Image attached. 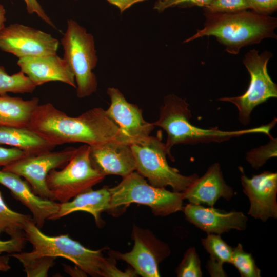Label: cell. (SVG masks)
<instances>
[{"label": "cell", "instance_id": "cell-2", "mask_svg": "<svg viewBox=\"0 0 277 277\" xmlns=\"http://www.w3.org/2000/svg\"><path fill=\"white\" fill-rule=\"evenodd\" d=\"M204 27L186 39V43L200 37L213 36L231 54L239 53L240 49L258 44L266 38H276V18L259 14L251 11L219 13L204 10Z\"/></svg>", "mask_w": 277, "mask_h": 277}, {"label": "cell", "instance_id": "cell-37", "mask_svg": "<svg viewBox=\"0 0 277 277\" xmlns=\"http://www.w3.org/2000/svg\"><path fill=\"white\" fill-rule=\"evenodd\" d=\"M6 10L2 4H0V32L5 26V23L6 21Z\"/></svg>", "mask_w": 277, "mask_h": 277}, {"label": "cell", "instance_id": "cell-19", "mask_svg": "<svg viewBox=\"0 0 277 277\" xmlns=\"http://www.w3.org/2000/svg\"><path fill=\"white\" fill-rule=\"evenodd\" d=\"M90 154L93 165L105 176L113 174L124 177L136 170L130 144L112 142L92 146Z\"/></svg>", "mask_w": 277, "mask_h": 277}, {"label": "cell", "instance_id": "cell-25", "mask_svg": "<svg viewBox=\"0 0 277 277\" xmlns=\"http://www.w3.org/2000/svg\"><path fill=\"white\" fill-rule=\"evenodd\" d=\"M36 86L21 71L9 75L5 68L0 66V95L11 92L31 93Z\"/></svg>", "mask_w": 277, "mask_h": 277}, {"label": "cell", "instance_id": "cell-36", "mask_svg": "<svg viewBox=\"0 0 277 277\" xmlns=\"http://www.w3.org/2000/svg\"><path fill=\"white\" fill-rule=\"evenodd\" d=\"M110 4L117 7L122 14L133 5L148 0H107Z\"/></svg>", "mask_w": 277, "mask_h": 277}, {"label": "cell", "instance_id": "cell-5", "mask_svg": "<svg viewBox=\"0 0 277 277\" xmlns=\"http://www.w3.org/2000/svg\"><path fill=\"white\" fill-rule=\"evenodd\" d=\"M109 211L126 208L135 203L149 207L155 215L165 216L182 210L184 200L182 192L155 187L136 171L123 177L118 185L109 188Z\"/></svg>", "mask_w": 277, "mask_h": 277}, {"label": "cell", "instance_id": "cell-18", "mask_svg": "<svg viewBox=\"0 0 277 277\" xmlns=\"http://www.w3.org/2000/svg\"><path fill=\"white\" fill-rule=\"evenodd\" d=\"M184 199L195 205L213 207L220 198L229 201L234 195L232 188L224 179L219 163L212 164L201 177H198L183 192Z\"/></svg>", "mask_w": 277, "mask_h": 277}, {"label": "cell", "instance_id": "cell-10", "mask_svg": "<svg viewBox=\"0 0 277 277\" xmlns=\"http://www.w3.org/2000/svg\"><path fill=\"white\" fill-rule=\"evenodd\" d=\"M75 149L67 147L58 151L52 150L30 154L3 167L2 169L23 177L36 195L51 200L46 184L47 176L52 170L65 166Z\"/></svg>", "mask_w": 277, "mask_h": 277}, {"label": "cell", "instance_id": "cell-14", "mask_svg": "<svg viewBox=\"0 0 277 277\" xmlns=\"http://www.w3.org/2000/svg\"><path fill=\"white\" fill-rule=\"evenodd\" d=\"M107 93L110 103L105 110L106 114L132 143L150 135L155 126L145 120L141 109L129 103L117 88L109 87Z\"/></svg>", "mask_w": 277, "mask_h": 277}, {"label": "cell", "instance_id": "cell-24", "mask_svg": "<svg viewBox=\"0 0 277 277\" xmlns=\"http://www.w3.org/2000/svg\"><path fill=\"white\" fill-rule=\"evenodd\" d=\"M32 217L13 211L6 204L0 191V235L3 233L11 238H25L24 227Z\"/></svg>", "mask_w": 277, "mask_h": 277}, {"label": "cell", "instance_id": "cell-15", "mask_svg": "<svg viewBox=\"0 0 277 277\" xmlns=\"http://www.w3.org/2000/svg\"><path fill=\"white\" fill-rule=\"evenodd\" d=\"M185 219L207 234L221 235L231 229L245 230L248 219L242 212H227L213 207L186 204L182 207Z\"/></svg>", "mask_w": 277, "mask_h": 277}, {"label": "cell", "instance_id": "cell-6", "mask_svg": "<svg viewBox=\"0 0 277 277\" xmlns=\"http://www.w3.org/2000/svg\"><path fill=\"white\" fill-rule=\"evenodd\" d=\"M61 44L63 58L70 67L75 77L77 97L92 95L97 88L93 72L98 61L93 36L75 21H67V27Z\"/></svg>", "mask_w": 277, "mask_h": 277}, {"label": "cell", "instance_id": "cell-23", "mask_svg": "<svg viewBox=\"0 0 277 277\" xmlns=\"http://www.w3.org/2000/svg\"><path fill=\"white\" fill-rule=\"evenodd\" d=\"M202 244L209 254L206 268L212 277H225L223 269L225 263H230L233 248L225 242L219 234L209 233L201 239Z\"/></svg>", "mask_w": 277, "mask_h": 277}, {"label": "cell", "instance_id": "cell-16", "mask_svg": "<svg viewBox=\"0 0 277 277\" xmlns=\"http://www.w3.org/2000/svg\"><path fill=\"white\" fill-rule=\"evenodd\" d=\"M0 184L30 211L35 225L39 229L46 220H50L58 211L59 203L36 195L27 181L14 173L0 169Z\"/></svg>", "mask_w": 277, "mask_h": 277}, {"label": "cell", "instance_id": "cell-4", "mask_svg": "<svg viewBox=\"0 0 277 277\" xmlns=\"http://www.w3.org/2000/svg\"><path fill=\"white\" fill-rule=\"evenodd\" d=\"M24 231L26 240L31 244L33 250L17 252L19 255L27 258L62 257L72 262L86 274L107 277L111 258H105L102 250L88 249L68 234L47 235L36 226L33 219L27 223Z\"/></svg>", "mask_w": 277, "mask_h": 277}, {"label": "cell", "instance_id": "cell-30", "mask_svg": "<svg viewBox=\"0 0 277 277\" xmlns=\"http://www.w3.org/2000/svg\"><path fill=\"white\" fill-rule=\"evenodd\" d=\"M25 238H14L6 241L0 240V272H7L10 269L9 264V254L21 252L25 246Z\"/></svg>", "mask_w": 277, "mask_h": 277}, {"label": "cell", "instance_id": "cell-7", "mask_svg": "<svg viewBox=\"0 0 277 277\" xmlns=\"http://www.w3.org/2000/svg\"><path fill=\"white\" fill-rule=\"evenodd\" d=\"M130 146L135 161V171L155 187L169 186L174 191L183 192L199 177L196 174L183 175L169 165L161 134L149 135Z\"/></svg>", "mask_w": 277, "mask_h": 277}, {"label": "cell", "instance_id": "cell-9", "mask_svg": "<svg viewBox=\"0 0 277 277\" xmlns=\"http://www.w3.org/2000/svg\"><path fill=\"white\" fill-rule=\"evenodd\" d=\"M272 56V54L268 51L261 54L255 49L248 51L243 60L250 74L248 89L241 95L218 100L234 104L238 110V119L244 125L250 123L254 108L270 98L277 97V85L272 80L267 70V64Z\"/></svg>", "mask_w": 277, "mask_h": 277}, {"label": "cell", "instance_id": "cell-11", "mask_svg": "<svg viewBox=\"0 0 277 277\" xmlns=\"http://www.w3.org/2000/svg\"><path fill=\"white\" fill-rule=\"evenodd\" d=\"M59 41L50 34L19 23L0 32V49L19 58L57 54Z\"/></svg>", "mask_w": 277, "mask_h": 277}, {"label": "cell", "instance_id": "cell-31", "mask_svg": "<svg viewBox=\"0 0 277 277\" xmlns=\"http://www.w3.org/2000/svg\"><path fill=\"white\" fill-rule=\"evenodd\" d=\"M251 7L247 0H212L203 10L211 12L228 13L246 10Z\"/></svg>", "mask_w": 277, "mask_h": 277}, {"label": "cell", "instance_id": "cell-17", "mask_svg": "<svg viewBox=\"0 0 277 277\" xmlns=\"http://www.w3.org/2000/svg\"><path fill=\"white\" fill-rule=\"evenodd\" d=\"M17 65L36 86L58 81L76 88L74 74L68 63L57 54L19 58Z\"/></svg>", "mask_w": 277, "mask_h": 277}, {"label": "cell", "instance_id": "cell-1", "mask_svg": "<svg viewBox=\"0 0 277 277\" xmlns=\"http://www.w3.org/2000/svg\"><path fill=\"white\" fill-rule=\"evenodd\" d=\"M27 128L55 146L74 143L90 146L112 142L132 143L101 107L72 117L51 103L38 105Z\"/></svg>", "mask_w": 277, "mask_h": 277}, {"label": "cell", "instance_id": "cell-38", "mask_svg": "<svg viewBox=\"0 0 277 277\" xmlns=\"http://www.w3.org/2000/svg\"><path fill=\"white\" fill-rule=\"evenodd\" d=\"M75 1H76V0H75Z\"/></svg>", "mask_w": 277, "mask_h": 277}, {"label": "cell", "instance_id": "cell-22", "mask_svg": "<svg viewBox=\"0 0 277 277\" xmlns=\"http://www.w3.org/2000/svg\"><path fill=\"white\" fill-rule=\"evenodd\" d=\"M0 144L20 149L30 154L52 150L55 146L28 128L0 126Z\"/></svg>", "mask_w": 277, "mask_h": 277}, {"label": "cell", "instance_id": "cell-29", "mask_svg": "<svg viewBox=\"0 0 277 277\" xmlns=\"http://www.w3.org/2000/svg\"><path fill=\"white\" fill-rule=\"evenodd\" d=\"M178 277H201V261L194 247L185 252L183 258L175 269Z\"/></svg>", "mask_w": 277, "mask_h": 277}, {"label": "cell", "instance_id": "cell-28", "mask_svg": "<svg viewBox=\"0 0 277 277\" xmlns=\"http://www.w3.org/2000/svg\"><path fill=\"white\" fill-rule=\"evenodd\" d=\"M266 145L253 148L246 153V160L255 169L263 166L270 158L276 156L277 139L271 136Z\"/></svg>", "mask_w": 277, "mask_h": 277}, {"label": "cell", "instance_id": "cell-20", "mask_svg": "<svg viewBox=\"0 0 277 277\" xmlns=\"http://www.w3.org/2000/svg\"><path fill=\"white\" fill-rule=\"evenodd\" d=\"M110 200L107 186L96 190L91 189L78 194L72 201L59 203L58 211L50 220H57L76 211H85L91 214L100 226L103 222L101 213L110 210Z\"/></svg>", "mask_w": 277, "mask_h": 277}, {"label": "cell", "instance_id": "cell-35", "mask_svg": "<svg viewBox=\"0 0 277 277\" xmlns=\"http://www.w3.org/2000/svg\"><path fill=\"white\" fill-rule=\"evenodd\" d=\"M26 5V10L29 14L35 13L43 21L50 26L56 28L50 17L45 12L37 0H24Z\"/></svg>", "mask_w": 277, "mask_h": 277}, {"label": "cell", "instance_id": "cell-33", "mask_svg": "<svg viewBox=\"0 0 277 277\" xmlns=\"http://www.w3.org/2000/svg\"><path fill=\"white\" fill-rule=\"evenodd\" d=\"M252 11L264 15H269L276 10L277 0H247Z\"/></svg>", "mask_w": 277, "mask_h": 277}, {"label": "cell", "instance_id": "cell-21", "mask_svg": "<svg viewBox=\"0 0 277 277\" xmlns=\"http://www.w3.org/2000/svg\"><path fill=\"white\" fill-rule=\"evenodd\" d=\"M39 105V98L25 100L7 94L0 95V126L27 128Z\"/></svg>", "mask_w": 277, "mask_h": 277}, {"label": "cell", "instance_id": "cell-8", "mask_svg": "<svg viewBox=\"0 0 277 277\" xmlns=\"http://www.w3.org/2000/svg\"><path fill=\"white\" fill-rule=\"evenodd\" d=\"M90 151V146L84 144L76 148L63 169L50 171L46 184L51 200L60 203L68 202L104 180L106 176L93 165Z\"/></svg>", "mask_w": 277, "mask_h": 277}, {"label": "cell", "instance_id": "cell-32", "mask_svg": "<svg viewBox=\"0 0 277 277\" xmlns=\"http://www.w3.org/2000/svg\"><path fill=\"white\" fill-rule=\"evenodd\" d=\"M212 0H157L154 4L153 9L159 13L164 12L166 9L178 7L187 8L193 6L205 7Z\"/></svg>", "mask_w": 277, "mask_h": 277}, {"label": "cell", "instance_id": "cell-27", "mask_svg": "<svg viewBox=\"0 0 277 277\" xmlns=\"http://www.w3.org/2000/svg\"><path fill=\"white\" fill-rule=\"evenodd\" d=\"M9 255L16 258L22 264L28 277L47 276L55 259L51 256L27 258L19 255L17 252Z\"/></svg>", "mask_w": 277, "mask_h": 277}, {"label": "cell", "instance_id": "cell-26", "mask_svg": "<svg viewBox=\"0 0 277 277\" xmlns=\"http://www.w3.org/2000/svg\"><path fill=\"white\" fill-rule=\"evenodd\" d=\"M230 263L239 271L241 277H260L261 270L251 253L246 252L241 244L232 249Z\"/></svg>", "mask_w": 277, "mask_h": 277}, {"label": "cell", "instance_id": "cell-12", "mask_svg": "<svg viewBox=\"0 0 277 277\" xmlns=\"http://www.w3.org/2000/svg\"><path fill=\"white\" fill-rule=\"evenodd\" d=\"M132 238L134 246L131 251L125 253L111 251L110 256L130 264L137 275L143 277H159V264L170 253L168 245L148 230L134 225Z\"/></svg>", "mask_w": 277, "mask_h": 277}, {"label": "cell", "instance_id": "cell-34", "mask_svg": "<svg viewBox=\"0 0 277 277\" xmlns=\"http://www.w3.org/2000/svg\"><path fill=\"white\" fill-rule=\"evenodd\" d=\"M30 154L17 148L0 146V166L4 167Z\"/></svg>", "mask_w": 277, "mask_h": 277}, {"label": "cell", "instance_id": "cell-13", "mask_svg": "<svg viewBox=\"0 0 277 277\" xmlns=\"http://www.w3.org/2000/svg\"><path fill=\"white\" fill-rule=\"evenodd\" d=\"M243 191L248 197L250 207L248 214L266 222L277 218V173L268 171L249 178L239 167Z\"/></svg>", "mask_w": 277, "mask_h": 277}, {"label": "cell", "instance_id": "cell-3", "mask_svg": "<svg viewBox=\"0 0 277 277\" xmlns=\"http://www.w3.org/2000/svg\"><path fill=\"white\" fill-rule=\"evenodd\" d=\"M189 106L185 99L174 94L167 95L160 107L159 118L153 123L166 132L165 148L167 155L173 161L171 149L175 145L222 142L247 134L263 133L270 137V131L277 122L274 118L266 125L234 131L221 130L217 127L204 129L191 124Z\"/></svg>", "mask_w": 277, "mask_h": 277}]
</instances>
